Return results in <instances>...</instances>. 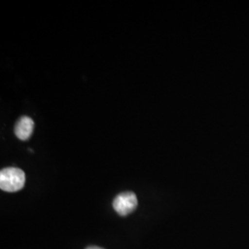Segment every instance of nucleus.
Masks as SVG:
<instances>
[{
	"mask_svg": "<svg viewBox=\"0 0 249 249\" xmlns=\"http://www.w3.org/2000/svg\"><path fill=\"white\" fill-rule=\"evenodd\" d=\"M35 122L29 116H21L15 124L14 132L20 141H27L34 133Z\"/></svg>",
	"mask_w": 249,
	"mask_h": 249,
	"instance_id": "nucleus-3",
	"label": "nucleus"
},
{
	"mask_svg": "<svg viewBox=\"0 0 249 249\" xmlns=\"http://www.w3.org/2000/svg\"><path fill=\"white\" fill-rule=\"evenodd\" d=\"M26 177L24 172L17 167H7L0 172V188L7 192H17L23 188Z\"/></svg>",
	"mask_w": 249,
	"mask_h": 249,
	"instance_id": "nucleus-1",
	"label": "nucleus"
},
{
	"mask_svg": "<svg viewBox=\"0 0 249 249\" xmlns=\"http://www.w3.org/2000/svg\"><path fill=\"white\" fill-rule=\"evenodd\" d=\"M113 207L120 216H126L133 213L138 207V198L133 192L120 193L113 201Z\"/></svg>",
	"mask_w": 249,
	"mask_h": 249,
	"instance_id": "nucleus-2",
	"label": "nucleus"
},
{
	"mask_svg": "<svg viewBox=\"0 0 249 249\" xmlns=\"http://www.w3.org/2000/svg\"><path fill=\"white\" fill-rule=\"evenodd\" d=\"M86 249H102V248H99V247H89V248H87Z\"/></svg>",
	"mask_w": 249,
	"mask_h": 249,
	"instance_id": "nucleus-4",
	"label": "nucleus"
}]
</instances>
